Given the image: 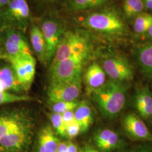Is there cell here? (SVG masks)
Segmentation results:
<instances>
[{
  "label": "cell",
  "mask_w": 152,
  "mask_h": 152,
  "mask_svg": "<svg viewBox=\"0 0 152 152\" xmlns=\"http://www.w3.org/2000/svg\"><path fill=\"white\" fill-rule=\"evenodd\" d=\"M93 99L104 117H117L125 107L126 88L122 82L110 80L92 91Z\"/></svg>",
  "instance_id": "1"
},
{
  "label": "cell",
  "mask_w": 152,
  "mask_h": 152,
  "mask_svg": "<svg viewBox=\"0 0 152 152\" xmlns=\"http://www.w3.org/2000/svg\"><path fill=\"white\" fill-rule=\"evenodd\" d=\"M82 22L85 27L107 36H121L127 32L123 19L118 13L112 10L92 12Z\"/></svg>",
  "instance_id": "2"
},
{
  "label": "cell",
  "mask_w": 152,
  "mask_h": 152,
  "mask_svg": "<svg viewBox=\"0 0 152 152\" xmlns=\"http://www.w3.org/2000/svg\"><path fill=\"white\" fill-rule=\"evenodd\" d=\"M88 51L87 39L83 36L74 31L64 32L56 50L50 68L72 56L88 55Z\"/></svg>",
  "instance_id": "3"
},
{
  "label": "cell",
  "mask_w": 152,
  "mask_h": 152,
  "mask_svg": "<svg viewBox=\"0 0 152 152\" xmlns=\"http://www.w3.org/2000/svg\"><path fill=\"white\" fill-rule=\"evenodd\" d=\"M30 18V9L26 0H11L0 11V20L6 28H13L22 32L27 29Z\"/></svg>",
  "instance_id": "4"
},
{
  "label": "cell",
  "mask_w": 152,
  "mask_h": 152,
  "mask_svg": "<svg viewBox=\"0 0 152 152\" xmlns=\"http://www.w3.org/2000/svg\"><path fill=\"white\" fill-rule=\"evenodd\" d=\"M81 75L68 80L51 81L48 95L51 103L77 100L81 92Z\"/></svg>",
  "instance_id": "5"
},
{
  "label": "cell",
  "mask_w": 152,
  "mask_h": 152,
  "mask_svg": "<svg viewBox=\"0 0 152 152\" xmlns=\"http://www.w3.org/2000/svg\"><path fill=\"white\" fill-rule=\"evenodd\" d=\"M31 121L0 139V152H20L29 144L32 134Z\"/></svg>",
  "instance_id": "6"
},
{
  "label": "cell",
  "mask_w": 152,
  "mask_h": 152,
  "mask_svg": "<svg viewBox=\"0 0 152 152\" xmlns=\"http://www.w3.org/2000/svg\"><path fill=\"white\" fill-rule=\"evenodd\" d=\"M7 59L22 85L24 91H27L32 86L36 73V61L32 55H25Z\"/></svg>",
  "instance_id": "7"
},
{
  "label": "cell",
  "mask_w": 152,
  "mask_h": 152,
  "mask_svg": "<svg viewBox=\"0 0 152 152\" xmlns=\"http://www.w3.org/2000/svg\"><path fill=\"white\" fill-rule=\"evenodd\" d=\"M87 55L72 56L50 68L51 81L68 80L81 76L82 65Z\"/></svg>",
  "instance_id": "8"
},
{
  "label": "cell",
  "mask_w": 152,
  "mask_h": 152,
  "mask_svg": "<svg viewBox=\"0 0 152 152\" xmlns=\"http://www.w3.org/2000/svg\"><path fill=\"white\" fill-rule=\"evenodd\" d=\"M40 29L46 44V60L48 63L53 59L64 32L60 22L54 19H45L41 23Z\"/></svg>",
  "instance_id": "9"
},
{
  "label": "cell",
  "mask_w": 152,
  "mask_h": 152,
  "mask_svg": "<svg viewBox=\"0 0 152 152\" xmlns=\"http://www.w3.org/2000/svg\"><path fill=\"white\" fill-rule=\"evenodd\" d=\"M4 31V46L7 58L32 55L22 32L10 27L6 28Z\"/></svg>",
  "instance_id": "10"
},
{
  "label": "cell",
  "mask_w": 152,
  "mask_h": 152,
  "mask_svg": "<svg viewBox=\"0 0 152 152\" xmlns=\"http://www.w3.org/2000/svg\"><path fill=\"white\" fill-rule=\"evenodd\" d=\"M103 69L112 80L122 82L130 81L133 78V70L125 58L115 56L104 60Z\"/></svg>",
  "instance_id": "11"
},
{
  "label": "cell",
  "mask_w": 152,
  "mask_h": 152,
  "mask_svg": "<svg viewBox=\"0 0 152 152\" xmlns=\"http://www.w3.org/2000/svg\"><path fill=\"white\" fill-rule=\"evenodd\" d=\"M123 128L130 138L137 140L152 141V134L143 121L136 114H126L122 121Z\"/></svg>",
  "instance_id": "12"
},
{
  "label": "cell",
  "mask_w": 152,
  "mask_h": 152,
  "mask_svg": "<svg viewBox=\"0 0 152 152\" xmlns=\"http://www.w3.org/2000/svg\"><path fill=\"white\" fill-rule=\"evenodd\" d=\"M29 121V117L22 112L0 115V139Z\"/></svg>",
  "instance_id": "13"
},
{
  "label": "cell",
  "mask_w": 152,
  "mask_h": 152,
  "mask_svg": "<svg viewBox=\"0 0 152 152\" xmlns=\"http://www.w3.org/2000/svg\"><path fill=\"white\" fill-rule=\"evenodd\" d=\"M94 141L98 148L103 152H111L121 145L118 135L114 131L108 129L96 132L94 136Z\"/></svg>",
  "instance_id": "14"
},
{
  "label": "cell",
  "mask_w": 152,
  "mask_h": 152,
  "mask_svg": "<svg viewBox=\"0 0 152 152\" xmlns=\"http://www.w3.org/2000/svg\"><path fill=\"white\" fill-rule=\"evenodd\" d=\"M60 142L54 130L50 125H46L38 134V152H57Z\"/></svg>",
  "instance_id": "15"
},
{
  "label": "cell",
  "mask_w": 152,
  "mask_h": 152,
  "mask_svg": "<svg viewBox=\"0 0 152 152\" xmlns=\"http://www.w3.org/2000/svg\"><path fill=\"white\" fill-rule=\"evenodd\" d=\"M135 104L142 118L147 119L152 117V93L148 87H142L137 90Z\"/></svg>",
  "instance_id": "16"
},
{
  "label": "cell",
  "mask_w": 152,
  "mask_h": 152,
  "mask_svg": "<svg viewBox=\"0 0 152 152\" xmlns=\"http://www.w3.org/2000/svg\"><path fill=\"white\" fill-rule=\"evenodd\" d=\"M75 118L76 122L81 127V132H87L93 123V112L92 108L86 100L79 102L75 110Z\"/></svg>",
  "instance_id": "17"
},
{
  "label": "cell",
  "mask_w": 152,
  "mask_h": 152,
  "mask_svg": "<svg viewBox=\"0 0 152 152\" xmlns=\"http://www.w3.org/2000/svg\"><path fill=\"white\" fill-rule=\"evenodd\" d=\"M85 80L88 90L92 92L105 83V73L100 65L97 63H93L88 67Z\"/></svg>",
  "instance_id": "18"
},
{
  "label": "cell",
  "mask_w": 152,
  "mask_h": 152,
  "mask_svg": "<svg viewBox=\"0 0 152 152\" xmlns=\"http://www.w3.org/2000/svg\"><path fill=\"white\" fill-rule=\"evenodd\" d=\"M30 40L38 59L42 63H47L46 44L44 36L40 28L35 24H33L31 28Z\"/></svg>",
  "instance_id": "19"
},
{
  "label": "cell",
  "mask_w": 152,
  "mask_h": 152,
  "mask_svg": "<svg viewBox=\"0 0 152 152\" xmlns=\"http://www.w3.org/2000/svg\"><path fill=\"white\" fill-rule=\"evenodd\" d=\"M136 56L143 73L152 78V42L139 47L136 50Z\"/></svg>",
  "instance_id": "20"
},
{
  "label": "cell",
  "mask_w": 152,
  "mask_h": 152,
  "mask_svg": "<svg viewBox=\"0 0 152 152\" xmlns=\"http://www.w3.org/2000/svg\"><path fill=\"white\" fill-rule=\"evenodd\" d=\"M0 80L5 85L7 90H11L18 92L23 90L11 66L6 65L0 69Z\"/></svg>",
  "instance_id": "21"
},
{
  "label": "cell",
  "mask_w": 152,
  "mask_h": 152,
  "mask_svg": "<svg viewBox=\"0 0 152 152\" xmlns=\"http://www.w3.org/2000/svg\"><path fill=\"white\" fill-rule=\"evenodd\" d=\"M152 24V15L141 13L135 17L133 24L134 32L138 34H145Z\"/></svg>",
  "instance_id": "22"
},
{
  "label": "cell",
  "mask_w": 152,
  "mask_h": 152,
  "mask_svg": "<svg viewBox=\"0 0 152 152\" xmlns=\"http://www.w3.org/2000/svg\"><path fill=\"white\" fill-rule=\"evenodd\" d=\"M145 6L143 0H124L123 10L128 18L136 17L142 13Z\"/></svg>",
  "instance_id": "23"
},
{
  "label": "cell",
  "mask_w": 152,
  "mask_h": 152,
  "mask_svg": "<svg viewBox=\"0 0 152 152\" xmlns=\"http://www.w3.org/2000/svg\"><path fill=\"white\" fill-rule=\"evenodd\" d=\"M108 0H69V6L73 11H82L103 5Z\"/></svg>",
  "instance_id": "24"
},
{
  "label": "cell",
  "mask_w": 152,
  "mask_h": 152,
  "mask_svg": "<svg viewBox=\"0 0 152 152\" xmlns=\"http://www.w3.org/2000/svg\"><path fill=\"white\" fill-rule=\"evenodd\" d=\"M34 98L27 95H18L6 91H0V105L15 102L34 101Z\"/></svg>",
  "instance_id": "25"
},
{
  "label": "cell",
  "mask_w": 152,
  "mask_h": 152,
  "mask_svg": "<svg viewBox=\"0 0 152 152\" xmlns=\"http://www.w3.org/2000/svg\"><path fill=\"white\" fill-rule=\"evenodd\" d=\"M79 102L77 100L72 102L61 101L55 103H52L51 110L53 113L62 114L70 110H75L78 105Z\"/></svg>",
  "instance_id": "26"
},
{
  "label": "cell",
  "mask_w": 152,
  "mask_h": 152,
  "mask_svg": "<svg viewBox=\"0 0 152 152\" xmlns=\"http://www.w3.org/2000/svg\"><path fill=\"white\" fill-rule=\"evenodd\" d=\"M49 117L55 133L59 136L66 137V128L62 115L53 113L50 115Z\"/></svg>",
  "instance_id": "27"
},
{
  "label": "cell",
  "mask_w": 152,
  "mask_h": 152,
  "mask_svg": "<svg viewBox=\"0 0 152 152\" xmlns=\"http://www.w3.org/2000/svg\"><path fill=\"white\" fill-rule=\"evenodd\" d=\"M66 137L72 139L78 136L81 132V127L76 121L66 126Z\"/></svg>",
  "instance_id": "28"
},
{
  "label": "cell",
  "mask_w": 152,
  "mask_h": 152,
  "mask_svg": "<svg viewBox=\"0 0 152 152\" xmlns=\"http://www.w3.org/2000/svg\"><path fill=\"white\" fill-rule=\"evenodd\" d=\"M63 120L64 121V125L66 126L68 125H69L75 121V113H74V110H70L65 112L64 113L61 114Z\"/></svg>",
  "instance_id": "29"
},
{
  "label": "cell",
  "mask_w": 152,
  "mask_h": 152,
  "mask_svg": "<svg viewBox=\"0 0 152 152\" xmlns=\"http://www.w3.org/2000/svg\"><path fill=\"white\" fill-rule=\"evenodd\" d=\"M67 152H78L77 146L75 143L71 141H68V147H67Z\"/></svg>",
  "instance_id": "30"
},
{
  "label": "cell",
  "mask_w": 152,
  "mask_h": 152,
  "mask_svg": "<svg viewBox=\"0 0 152 152\" xmlns=\"http://www.w3.org/2000/svg\"><path fill=\"white\" fill-rule=\"evenodd\" d=\"M68 142H60L57 152H67Z\"/></svg>",
  "instance_id": "31"
},
{
  "label": "cell",
  "mask_w": 152,
  "mask_h": 152,
  "mask_svg": "<svg viewBox=\"0 0 152 152\" xmlns=\"http://www.w3.org/2000/svg\"><path fill=\"white\" fill-rule=\"evenodd\" d=\"M145 7L147 9L152 10V0H143Z\"/></svg>",
  "instance_id": "32"
},
{
  "label": "cell",
  "mask_w": 152,
  "mask_h": 152,
  "mask_svg": "<svg viewBox=\"0 0 152 152\" xmlns=\"http://www.w3.org/2000/svg\"><path fill=\"white\" fill-rule=\"evenodd\" d=\"M11 0H0V11L5 8Z\"/></svg>",
  "instance_id": "33"
},
{
  "label": "cell",
  "mask_w": 152,
  "mask_h": 152,
  "mask_svg": "<svg viewBox=\"0 0 152 152\" xmlns=\"http://www.w3.org/2000/svg\"><path fill=\"white\" fill-rule=\"evenodd\" d=\"M145 34L147 38L152 39V24L151 27L149 29L148 31Z\"/></svg>",
  "instance_id": "34"
},
{
  "label": "cell",
  "mask_w": 152,
  "mask_h": 152,
  "mask_svg": "<svg viewBox=\"0 0 152 152\" xmlns=\"http://www.w3.org/2000/svg\"><path fill=\"white\" fill-rule=\"evenodd\" d=\"M84 152H99V151L91 147H88L84 151Z\"/></svg>",
  "instance_id": "35"
},
{
  "label": "cell",
  "mask_w": 152,
  "mask_h": 152,
  "mask_svg": "<svg viewBox=\"0 0 152 152\" xmlns=\"http://www.w3.org/2000/svg\"><path fill=\"white\" fill-rule=\"evenodd\" d=\"M7 90L6 87L5 85L4 84V83L0 80V91H6Z\"/></svg>",
  "instance_id": "36"
},
{
  "label": "cell",
  "mask_w": 152,
  "mask_h": 152,
  "mask_svg": "<svg viewBox=\"0 0 152 152\" xmlns=\"http://www.w3.org/2000/svg\"><path fill=\"white\" fill-rule=\"evenodd\" d=\"M42 2H44V3H47V4H49V3H53L55 2L58 1V0H38Z\"/></svg>",
  "instance_id": "37"
},
{
  "label": "cell",
  "mask_w": 152,
  "mask_h": 152,
  "mask_svg": "<svg viewBox=\"0 0 152 152\" xmlns=\"http://www.w3.org/2000/svg\"><path fill=\"white\" fill-rule=\"evenodd\" d=\"M137 152H152V150H149L148 149H141Z\"/></svg>",
  "instance_id": "38"
},
{
  "label": "cell",
  "mask_w": 152,
  "mask_h": 152,
  "mask_svg": "<svg viewBox=\"0 0 152 152\" xmlns=\"http://www.w3.org/2000/svg\"><path fill=\"white\" fill-rule=\"evenodd\" d=\"M78 152H84V151H80Z\"/></svg>",
  "instance_id": "39"
}]
</instances>
